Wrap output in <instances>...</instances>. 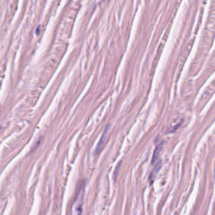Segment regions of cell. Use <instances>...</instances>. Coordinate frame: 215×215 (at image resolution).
<instances>
[{"label": "cell", "mask_w": 215, "mask_h": 215, "mask_svg": "<svg viewBox=\"0 0 215 215\" xmlns=\"http://www.w3.org/2000/svg\"><path fill=\"white\" fill-rule=\"evenodd\" d=\"M107 131H108V127L105 129V131H104L103 134L102 135V137H101V138L100 139V141L99 142V143H98V145L97 146V148H96V150H95V153L97 154L99 153L100 152L101 149H102L103 146V144H104V142H105V140L106 139V137H107Z\"/></svg>", "instance_id": "1"}, {"label": "cell", "mask_w": 215, "mask_h": 215, "mask_svg": "<svg viewBox=\"0 0 215 215\" xmlns=\"http://www.w3.org/2000/svg\"><path fill=\"white\" fill-rule=\"evenodd\" d=\"M162 146H163V143H160L157 147L156 148V149H155V151L153 153V157H152V160H151V164L153 165L154 164V162L156 160V159H157L158 156L160 154V152L162 150Z\"/></svg>", "instance_id": "2"}, {"label": "cell", "mask_w": 215, "mask_h": 215, "mask_svg": "<svg viewBox=\"0 0 215 215\" xmlns=\"http://www.w3.org/2000/svg\"><path fill=\"white\" fill-rule=\"evenodd\" d=\"M162 167V161L159 160L155 165V167L153 168V170L150 176V179H152L153 178L155 177V175L158 173V172L160 170Z\"/></svg>", "instance_id": "3"}]
</instances>
